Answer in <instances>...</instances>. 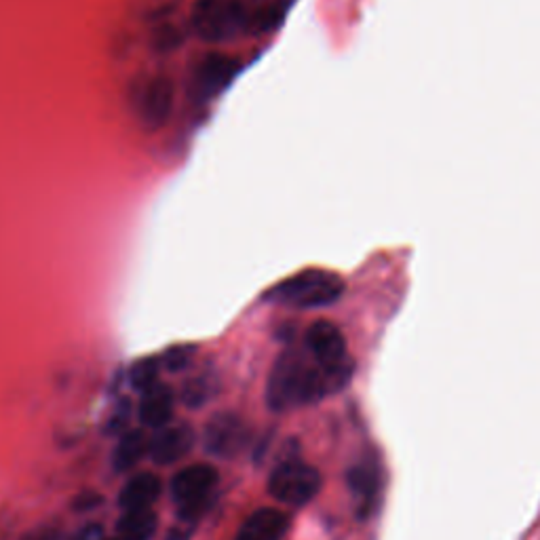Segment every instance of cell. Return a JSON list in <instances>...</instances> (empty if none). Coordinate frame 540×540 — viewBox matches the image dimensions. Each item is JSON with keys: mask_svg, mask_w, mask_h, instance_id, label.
Here are the masks:
<instances>
[{"mask_svg": "<svg viewBox=\"0 0 540 540\" xmlns=\"http://www.w3.org/2000/svg\"><path fill=\"white\" fill-rule=\"evenodd\" d=\"M321 473L296 456H285L268 475V494L287 507H302L319 494Z\"/></svg>", "mask_w": 540, "mask_h": 540, "instance_id": "5", "label": "cell"}, {"mask_svg": "<svg viewBox=\"0 0 540 540\" xmlns=\"http://www.w3.org/2000/svg\"><path fill=\"white\" fill-rule=\"evenodd\" d=\"M355 365L325 368L304 346H287L275 359L266 382V403L273 412H289L321 401L342 391L353 376Z\"/></svg>", "mask_w": 540, "mask_h": 540, "instance_id": "1", "label": "cell"}, {"mask_svg": "<svg viewBox=\"0 0 540 540\" xmlns=\"http://www.w3.org/2000/svg\"><path fill=\"white\" fill-rule=\"evenodd\" d=\"M195 353H197L195 346H188V344L186 346H173V349L159 355L161 363H163V370L173 372V374L188 370L192 361H195Z\"/></svg>", "mask_w": 540, "mask_h": 540, "instance_id": "19", "label": "cell"}, {"mask_svg": "<svg viewBox=\"0 0 540 540\" xmlns=\"http://www.w3.org/2000/svg\"><path fill=\"white\" fill-rule=\"evenodd\" d=\"M241 68L243 66L239 57L235 55L222 51H209L199 55L188 72L190 98L199 104H207L220 98V95L233 85Z\"/></svg>", "mask_w": 540, "mask_h": 540, "instance_id": "7", "label": "cell"}, {"mask_svg": "<svg viewBox=\"0 0 540 540\" xmlns=\"http://www.w3.org/2000/svg\"><path fill=\"white\" fill-rule=\"evenodd\" d=\"M43 540H45V538H43Z\"/></svg>", "mask_w": 540, "mask_h": 540, "instance_id": "22", "label": "cell"}, {"mask_svg": "<svg viewBox=\"0 0 540 540\" xmlns=\"http://www.w3.org/2000/svg\"><path fill=\"white\" fill-rule=\"evenodd\" d=\"M129 104L133 117L146 131H159L167 125L176 106V87L165 74H150L131 87Z\"/></svg>", "mask_w": 540, "mask_h": 540, "instance_id": "6", "label": "cell"}, {"mask_svg": "<svg viewBox=\"0 0 540 540\" xmlns=\"http://www.w3.org/2000/svg\"><path fill=\"white\" fill-rule=\"evenodd\" d=\"M176 412V393L165 382H157L154 387L142 393L140 401V420L144 427L159 431L171 422Z\"/></svg>", "mask_w": 540, "mask_h": 540, "instance_id": "11", "label": "cell"}, {"mask_svg": "<svg viewBox=\"0 0 540 540\" xmlns=\"http://www.w3.org/2000/svg\"><path fill=\"white\" fill-rule=\"evenodd\" d=\"M129 418H131V403L129 399H121L117 405H114L110 418H108V431L114 435H123L129 431Z\"/></svg>", "mask_w": 540, "mask_h": 540, "instance_id": "20", "label": "cell"}, {"mask_svg": "<svg viewBox=\"0 0 540 540\" xmlns=\"http://www.w3.org/2000/svg\"><path fill=\"white\" fill-rule=\"evenodd\" d=\"M220 484L218 471L207 462H195L171 479V496L178 505L180 526H192L214 505V496Z\"/></svg>", "mask_w": 540, "mask_h": 540, "instance_id": "4", "label": "cell"}, {"mask_svg": "<svg viewBox=\"0 0 540 540\" xmlns=\"http://www.w3.org/2000/svg\"><path fill=\"white\" fill-rule=\"evenodd\" d=\"M216 382L211 374L190 376L180 389V399L186 403V408H203V405L214 397Z\"/></svg>", "mask_w": 540, "mask_h": 540, "instance_id": "17", "label": "cell"}, {"mask_svg": "<svg viewBox=\"0 0 540 540\" xmlns=\"http://www.w3.org/2000/svg\"><path fill=\"white\" fill-rule=\"evenodd\" d=\"M161 370H163L161 357H146L135 361L129 370V384L135 391L144 393L161 380Z\"/></svg>", "mask_w": 540, "mask_h": 540, "instance_id": "18", "label": "cell"}, {"mask_svg": "<svg viewBox=\"0 0 540 540\" xmlns=\"http://www.w3.org/2000/svg\"><path fill=\"white\" fill-rule=\"evenodd\" d=\"M102 540H127V538H123L121 534H117V532H114L110 538H102Z\"/></svg>", "mask_w": 540, "mask_h": 540, "instance_id": "21", "label": "cell"}, {"mask_svg": "<svg viewBox=\"0 0 540 540\" xmlns=\"http://www.w3.org/2000/svg\"><path fill=\"white\" fill-rule=\"evenodd\" d=\"M249 441H252V429L233 412L216 414L207 422L203 435L205 450L216 458H237Z\"/></svg>", "mask_w": 540, "mask_h": 540, "instance_id": "8", "label": "cell"}, {"mask_svg": "<svg viewBox=\"0 0 540 540\" xmlns=\"http://www.w3.org/2000/svg\"><path fill=\"white\" fill-rule=\"evenodd\" d=\"M161 479L154 473H138L127 479L119 494V507L123 511H138V509H152L161 496Z\"/></svg>", "mask_w": 540, "mask_h": 540, "instance_id": "13", "label": "cell"}, {"mask_svg": "<svg viewBox=\"0 0 540 540\" xmlns=\"http://www.w3.org/2000/svg\"><path fill=\"white\" fill-rule=\"evenodd\" d=\"M344 289V279L338 273L325 268H304L275 283L264 294V300L296 311H313L336 304L344 296Z\"/></svg>", "mask_w": 540, "mask_h": 540, "instance_id": "3", "label": "cell"}, {"mask_svg": "<svg viewBox=\"0 0 540 540\" xmlns=\"http://www.w3.org/2000/svg\"><path fill=\"white\" fill-rule=\"evenodd\" d=\"M285 13V0H197L190 26L203 43L224 45L277 30Z\"/></svg>", "mask_w": 540, "mask_h": 540, "instance_id": "2", "label": "cell"}, {"mask_svg": "<svg viewBox=\"0 0 540 540\" xmlns=\"http://www.w3.org/2000/svg\"><path fill=\"white\" fill-rule=\"evenodd\" d=\"M287 530L289 517L281 509L264 507L245 519L235 540H283Z\"/></svg>", "mask_w": 540, "mask_h": 540, "instance_id": "12", "label": "cell"}, {"mask_svg": "<svg viewBox=\"0 0 540 540\" xmlns=\"http://www.w3.org/2000/svg\"><path fill=\"white\" fill-rule=\"evenodd\" d=\"M159 517L152 509H138V511H123L121 519L117 522V534L127 540H150L157 532Z\"/></svg>", "mask_w": 540, "mask_h": 540, "instance_id": "15", "label": "cell"}, {"mask_svg": "<svg viewBox=\"0 0 540 540\" xmlns=\"http://www.w3.org/2000/svg\"><path fill=\"white\" fill-rule=\"evenodd\" d=\"M150 437L142 429H129L121 435L117 448L112 452V467L117 473H129L148 456Z\"/></svg>", "mask_w": 540, "mask_h": 540, "instance_id": "14", "label": "cell"}, {"mask_svg": "<svg viewBox=\"0 0 540 540\" xmlns=\"http://www.w3.org/2000/svg\"><path fill=\"white\" fill-rule=\"evenodd\" d=\"M304 349L325 368H342L353 363L346 351V340L340 327L327 319H319L308 325L304 334Z\"/></svg>", "mask_w": 540, "mask_h": 540, "instance_id": "9", "label": "cell"}, {"mask_svg": "<svg viewBox=\"0 0 540 540\" xmlns=\"http://www.w3.org/2000/svg\"><path fill=\"white\" fill-rule=\"evenodd\" d=\"M349 488L359 498V503H370L380 488V471L374 462L363 460L349 471Z\"/></svg>", "mask_w": 540, "mask_h": 540, "instance_id": "16", "label": "cell"}, {"mask_svg": "<svg viewBox=\"0 0 540 540\" xmlns=\"http://www.w3.org/2000/svg\"><path fill=\"white\" fill-rule=\"evenodd\" d=\"M195 446V431L190 424L176 422L167 424L150 437V450L148 456L161 467L176 465Z\"/></svg>", "mask_w": 540, "mask_h": 540, "instance_id": "10", "label": "cell"}]
</instances>
